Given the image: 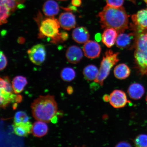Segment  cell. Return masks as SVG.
Listing matches in <instances>:
<instances>
[{"mask_svg":"<svg viewBox=\"0 0 147 147\" xmlns=\"http://www.w3.org/2000/svg\"><path fill=\"white\" fill-rule=\"evenodd\" d=\"M98 16L102 28H113L118 34L128 28V16L122 6L115 7L107 5L99 13Z\"/></svg>","mask_w":147,"mask_h":147,"instance_id":"1","label":"cell"},{"mask_svg":"<svg viewBox=\"0 0 147 147\" xmlns=\"http://www.w3.org/2000/svg\"><path fill=\"white\" fill-rule=\"evenodd\" d=\"M32 115L37 121L49 123L56 115L58 106L54 96H40L35 100L31 106Z\"/></svg>","mask_w":147,"mask_h":147,"instance_id":"2","label":"cell"},{"mask_svg":"<svg viewBox=\"0 0 147 147\" xmlns=\"http://www.w3.org/2000/svg\"><path fill=\"white\" fill-rule=\"evenodd\" d=\"M134 48L137 69L141 75L147 76V33L137 32Z\"/></svg>","mask_w":147,"mask_h":147,"instance_id":"3","label":"cell"},{"mask_svg":"<svg viewBox=\"0 0 147 147\" xmlns=\"http://www.w3.org/2000/svg\"><path fill=\"white\" fill-rule=\"evenodd\" d=\"M119 53H114L111 50L107 51L101 61L99 73L94 81L102 86L104 81L109 75L112 68L119 61Z\"/></svg>","mask_w":147,"mask_h":147,"instance_id":"4","label":"cell"},{"mask_svg":"<svg viewBox=\"0 0 147 147\" xmlns=\"http://www.w3.org/2000/svg\"><path fill=\"white\" fill-rule=\"evenodd\" d=\"M60 26L59 20L54 17L45 18L40 25L39 37L46 36L51 38L55 37L59 34Z\"/></svg>","mask_w":147,"mask_h":147,"instance_id":"5","label":"cell"},{"mask_svg":"<svg viewBox=\"0 0 147 147\" xmlns=\"http://www.w3.org/2000/svg\"><path fill=\"white\" fill-rule=\"evenodd\" d=\"M30 60L37 65H41L45 62L46 57L45 46L42 44L35 45L27 51Z\"/></svg>","mask_w":147,"mask_h":147,"instance_id":"6","label":"cell"},{"mask_svg":"<svg viewBox=\"0 0 147 147\" xmlns=\"http://www.w3.org/2000/svg\"><path fill=\"white\" fill-rule=\"evenodd\" d=\"M133 24L130 25L131 29L136 32H144L147 29V9H142L131 16Z\"/></svg>","mask_w":147,"mask_h":147,"instance_id":"7","label":"cell"},{"mask_svg":"<svg viewBox=\"0 0 147 147\" xmlns=\"http://www.w3.org/2000/svg\"><path fill=\"white\" fill-rule=\"evenodd\" d=\"M137 36V32L119 33L117 36L116 44L121 49H132L134 47Z\"/></svg>","mask_w":147,"mask_h":147,"instance_id":"8","label":"cell"},{"mask_svg":"<svg viewBox=\"0 0 147 147\" xmlns=\"http://www.w3.org/2000/svg\"><path fill=\"white\" fill-rule=\"evenodd\" d=\"M109 102L114 108H119L124 107L128 101L126 93L123 91L115 90L110 94Z\"/></svg>","mask_w":147,"mask_h":147,"instance_id":"9","label":"cell"},{"mask_svg":"<svg viewBox=\"0 0 147 147\" xmlns=\"http://www.w3.org/2000/svg\"><path fill=\"white\" fill-rule=\"evenodd\" d=\"M83 50L87 57L94 59L100 56L101 49L100 46L97 42L90 40L84 44Z\"/></svg>","mask_w":147,"mask_h":147,"instance_id":"10","label":"cell"},{"mask_svg":"<svg viewBox=\"0 0 147 147\" xmlns=\"http://www.w3.org/2000/svg\"><path fill=\"white\" fill-rule=\"evenodd\" d=\"M60 26L64 30H69L76 25L75 16L72 12H65L61 14L59 18Z\"/></svg>","mask_w":147,"mask_h":147,"instance_id":"11","label":"cell"},{"mask_svg":"<svg viewBox=\"0 0 147 147\" xmlns=\"http://www.w3.org/2000/svg\"><path fill=\"white\" fill-rule=\"evenodd\" d=\"M65 56L69 63L75 64L78 63L82 59L83 52L80 47L76 45H73L67 49Z\"/></svg>","mask_w":147,"mask_h":147,"instance_id":"12","label":"cell"},{"mask_svg":"<svg viewBox=\"0 0 147 147\" xmlns=\"http://www.w3.org/2000/svg\"><path fill=\"white\" fill-rule=\"evenodd\" d=\"M118 33L113 28H106L102 35V41L105 45L110 48L114 45L118 36Z\"/></svg>","mask_w":147,"mask_h":147,"instance_id":"13","label":"cell"},{"mask_svg":"<svg viewBox=\"0 0 147 147\" xmlns=\"http://www.w3.org/2000/svg\"><path fill=\"white\" fill-rule=\"evenodd\" d=\"M72 36L74 40L77 43L83 44L89 40L90 34L89 32L86 28L79 27L76 28L73 30Z\"/></svg>","mask_w":147,"mask_h":147,"instance_id":"14","label":"cell"},{"mask_svg":"<svg viewBox=\"0 0 147 147\" xmlns=\"http://www.w3.org/2000/svg\"><path fill=\"white\" fill-rule=\"evenodd\" d=\"M32 125L30 121L14 123V132L18 136L26 137L32 132Z\"/></svg>","mask_w":147,"mask_h":147,"instance_id":"15","label":"cell"},{"mask_svg":"<svg viewBox=\"0 0 147 147\" xmlns=\"http://www.w3.org/2000/svg\"><path fill=\"white\" fill-rule=\"evenodd\" d=\"M42 10L46 16L54 17L59 12V7L56 1L54 0H48L44 3Z\"/></svg>","mask_w":147,"mask_h":147,"instance_id":"16","label":"cell"},{"mask_svg":"<svg viewBox=\"0 0 147 147\" xmlns=\"http://www.w3.org/2000/svg\"><path fill=\"white\" fill-rule=\"evenodd\" d=\"M127 92L130 98L134 100H138L142 98L144 95L145 89L141 84L134 83L129 86Z\"/></svg>","mask_w":147,"mask_h":147,"instance_id":"17","label":"cell"},{"mask_svg":"<svg viewBox=\"0 0 147 147\" xmlns=\"http://www.w3.org/2000/svg\"><path fill=\"white\" fill-rule=\"evenodd\" d=\"M48 130V127L46 122L38 121L32 125V133L34 136L41 138L47 134Z\"/></svg>","mask_w":147,"mask_h":147,"instance_id":"18","label":"cell"},{"mask_svg":"<svg viewBox=\"0 0 147 147\" xmlns=\"http://www.w3.org/2000/svg\"><path fill=\"white\" fill-rule=\"evenodd\" d=\"M131 71L130 69L124 63H121L116 66L114 69L115 76L119 80H125L129 76Z\"/></svg>","mask_w":147,"mask_h":147,"instance_id":"19","label":"cell"},{"mask_svg":"<svg viewBox=\"0 0 147 147\" xmlns=\"http://www.w3.org/2000/svg\"><path fill=\"white\" fill-rule=\"evenodd\" d=\"M28 84L27 78L22 76H16L13 78L12 82L13 89L14 93H20L22 92Z\"/></svg>","mask_w":147,"mask_h":147,"instance_id":"20","label":"cell"},{"mask_svg":"<svg viewBox=\"0 0 147 147\" xmlns=\"http://www.w3.org/2000/svg\"><path fill=\"white\" fill-rule=\"evenodd\" d=\"M16 96L13 93L7 91L3 88H1V107L5 109L11 102L16 100Z\"/></svg>","mask_w":147,"mask_h":147,"instance_id":"21","label":"cell"},{"mask_svg":"<svg viewBox=\"0 0 147 147\" xmlns=\"http://www.w3.org/2000/svg\"><path fill=\"white\" fill-rule=\"evenodd\" d=\"M99 73V70L96 66L90 64L83 70V75L86 80L88 81L95 80L96 79Z\"/></svg>","mask_w":147,"mask_h":147,"instance_id":"22","label":"cell"},{"mask_svg":"<svg viewBox=\"0 0 147 147\" xmlns=\"http://www.w3.org/2000/svg\"><path fill=\"white\" fill-rule=\"evenodd\" d=\"M61 78L64 81L70 82L76 76V72L74 69L71 67L64 68L61 72Z\"/></svg>","mask_w":147,"mask_h":147,"instance_id":"23","label":"cell"},{"mask_svg":"<svg viewBox=\"0 0 147 147\" xmlns=\"http://www.w3.org/2000/svg\"><path fill=\"white\" fill-rule=\"evenodd\" d=\"M1 16H0V23L1 25L6 23L7 19L11 14V11L7 5L3 3H1Z\"/></svg>","mask_w":147,"mask_h":147,"instance_id":"24","label":"cell"},{"mask_svg":"<svg viewBox=\"0 0 147 147\" xmlns=\"http://www.w3.org/2000/svg\"><path fill=\"white\" fill-rule=\"evenodd\" d=\"M135 146L139 147H147V135L140 134L135 138L134 140Z\"/></svg>","mask_w":147,"mask_h":147,"instance_id":"25","label":"cell"},{"mask_svg":"<svg viewBox=\"0 0 147 147\" xmlns=\"http://www.w3.org/2000/svg\"><path fill=\"white\" fill-rule=\"evenodd\" d=\"M0 86L1 88H3L5 91L10 92H14L12 86L10 83V79L8 76H5L0 79Z\"/></svg>","mask_w":147,"mask_h":147,"instance_id":"26","label":"cell"},{"mask_svg":"<svg viewBox=\"0 0 147 147\" xmlns=\"http://www.w3.org/2000/svg\"><path fill=\"white\" fill-rule=\"evenodd\" d=\"M1 3H3L10 9L11 12H13L16 8H19L21 4L18 0H0Z\"/></svg>","mask_w":147,"mask_h":147,"instance_id":"27","label":"cell"},{"mask_svg":"<svg viewBox=\"0 0 147 147\" xmlns=\"http://www.w3.org/2000/svg\"><path fill=\"white\" fill-rule=\"evenodd\" d=\"M29 118L25 112L20 111L17 112L15 115L14 118V123L25 122L29 121Z\"/></svg>","mask_w":147,"mask_h":147,"instance_id":"28","label":"cell"},{"mask_svg":"<svg viewBox=\"0 0 147 147\" xmlns=\"http://www.w3.org/2000/svg\"><path fill=\"white\" fill-rule=\"evenodd\" d=\"M106 1L107 5L115 7H122L124 2V0H106Z\"/></svg>","mask_w":147,"mask_h":147,"instance_id":"29","label":"cell"},{"mask_svg":"<svg viewBox=\"0 0 147 147\" xmlns=\"http://www.w3.org/2000/svg\"><path fill=\"white\" fill-rule=\"evenodd\" d=\"M0 54H1V64H0L1 67H0V69L1 71L6 67L8 62H7L6 57L2 51H1Z\"/></svg>","mask_w":147,"mask_h":147,"instance_id":"30","label":"cell"},{"mask_svg":"<svg viewBox=\"0 0 147 147\" xmlns=\"http://www.w3.org/2000/svg\"><path fill=\"white\" fill-rule=\"evenodd\" d=\"M116 147H130L131 146V145L130 143L123 141V142H119L115 146Z\"/></svg>","mask_w":147,"mask_h":147,"instance_id":"31","label":"cell"},{"mask_svg":"<svg viewBox=\"0 0 147 147\" xmlns=\"http://www.w3.org/2000/svg\"><path fill=\"white\" fill-rule=\"evenodd\" d=\"M71 4L72 5L76 7H79L82 4L81 0H72Z\"/></svg>","mask_w":147,"mask_h":147,"instance_id":"32","label":"cell"},{"mask_svg":"<svg viewBox=\"0 0 147 147\" xmlns=\"http://www.w3.org/2000/svg\"><path fill=\"white\" fill-rule=\"evenodd\" d=\"M64 9V10H65L66 11H77V9L76 8V7L74 5H71V6H70L69 7H67V8H62Z\"/></svg>","mask_w":147,"mask_h":147,"instance_id":"33","label":"cell"},{"mask_svg":"<svg viewBox=\"0 0 147 147\" xmlns=\"http://www.w3.org/2000/svg\"><path fill=\"white\" fill-rule=\"evenodd\" d=\"M95 40L97 42H100L102 40V36L100 33H97L95 36Z\"/></svg>","mask_w":147,"mask_h":147,"instance_id":"34","label":"cell"},{"mask_svg":"<svg viewBox=\"0 0 147 147\" xmlns=\"http://www.w3.org/2000/svg\"><path fill=\"white\" fill-rule=\"evenodd\" d=\"M67 92L69 94H71L73 92V90L72 87L71 86H69L68 87L67 89Z\"/></svg>","mask_w":147,"mask_h":147,"instance_id":"35","label":"cell"},{"mask_svg":"<svg viewBox=\"0 0 147 147\" xmlns=\"http://www.w3.org/2000/svg\"><path fill=\"white\" fill-rule=\"evenodd\" d=\"M109 96L110 95H104L103 97V99L106 102H107L108 101H109Z\"/></svg>","mask_w":147,"mask_h":147,"instance_id":"36","label":"cell"},{"mask_svg":"<svg viewBox=\"0 0 147 147\" xmlns=\"http://www.w3.org/2000/svg\"><path fill=\"white\" fill-rule=\"evenodd\" d=\"M21 38V40H20V39L19 38L18 40V42H19V43H22L23 42H24L25 40H24V38Z\"/></svg>","mask_w":147,"mask_h":147,"instance_id":"37","label":"cell"},{"mask_svg":"<svg viewBox=\"0 0 147 147\" xmlns=\"http://www.w3.org/2000/svg\"><path fill=\"white\" fill-rule=\"evenodd\" d=\"M129 1L134 3H136V0H129Z\"/></svg>","mask_w":147,"mask_h":147,"instance_id":"38","label":"cell"},{"mask_svg":"<svg viewBox=\"0 0 147 147\" xmlns=\"http://www.w3.org/2000/svg\"><path fill=\"white\" fill-rule=\"evenodd\" d=\"M146 104H147V94L146 96Z\"/></svg>","mask_w":147,"mask_h":147,"instance_id":"39","label":"cell"},{"mask_svg":"<svg viewBox=\"0 0 147 147\" xmlns=\"http://www.w3.org/2000/svg\"><path fill=\"white\" fill-rule=\"evenodd\" d=\"M144 1L145 3H146V4L147 5V0H144Z\"/></svg>","mask_w":147,"mask_h":147,"instance_id":"40","label":"cell"},{"mask_svg":"<svg viewBox=\"0 0 147 147\" xmlns=\"http://www.w3.org/2000/svg\"><path fill=\"white\" fill-rule=\"evenodd\" d=\"M58 1H67V0H58Z\"/></svg>","mask_w":147,"mask_h":147,"instance_id":"41","label":"cell"},{"mask_svg":"<svg viewBox=\"0 0 147 147\" xmlns=\"http://www.w3.org/2000/svg\"></svg>","mask_w":147,"mask_h":147,"instance_id":"42","label":"cell"}]
</instances>
